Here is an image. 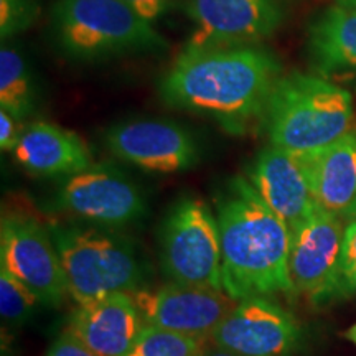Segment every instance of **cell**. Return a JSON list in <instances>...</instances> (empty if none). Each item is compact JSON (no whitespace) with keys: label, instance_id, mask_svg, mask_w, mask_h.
I'll use <instances>...</instances> for the list:
<instances>
[{"label":"cell","instance_id":"obj_1","mask_svg":"<svg viewBox=\"0 0 356 356\" xmlns=\"http://www.w3.org/2000/svg\"><path fill=\"white\" fill-rule=\"evenodd\" d=\"M280 76L277 58L256 44L186 47L159 91L168 108L208 115L229 132H246L264 122Z\"/></svg>","mask_w":356,"mask_h":356},{"label":"cell","instance_id":"obj_2","mask_svg":"<svg viewBox=\"0 0 356 356\" xmlns=\"http://www.w3.org/2000/svg\"><path fill=\"white\" fill-rule=\"evenodd\" d=\"M222 291L234 300L293 292L292 233L248 178L233 177L216 195Z\"/></svg>","mask_w":356,"mask_h":356},{"label":"cell","instance_id":"obj_3","mask_svg":"<svg viewBox=\"0 0 356 356\" xmlns=\"http://www.w3.org/2000/svg\"><path fill=\"white\" fill-rule=\"evenodd\" d=\"M353 99L340 84L293 71L280 76L267 104L264 126L270 144L304 154L350 132Z\"/></svg>","mask_w":356,"mask_h":356},{"label":"cell","instance_id":"obj_4","mask_svg":"<svg viewBox=\"0 0 356 356\" xmlns=\"http://www.w3.org/2000/svg\"><path fill=\"white\" fill-rule=\"evenodd\" d=\"M51 22L58 43L74 60L159 53L168 48L154 24L121 0H56Z\"/></svg>","mask_w":356,"mask_h":356},{"label":"cell","instance_id":"obj_5","mask_svg":"<svg viewBox=\"0 0 356 356\" xmlns=\"http://www.w3.org/2000/svg\"><path fill=\"white\" fill-rule=\"evenodd\" d=\"M48 228L60 252L70 297L78 305L142 289L144 269L126 238L88 226L51 222Z\"/></svg>","mask_w":356,"mask_h":356},{"label":"cell","instance_id":"obj_6","mask_svg":"<svg viewBox=\"0 0 356 356\" xmlns=\"http://www.w3.org/2000/svg\"><path fill=\"white\" fill-rule=\"evenodd\" d=\"M160 266L170 282L222 291L220 226L207 203L184 198L160 231Z\"/></svg>","mask_w":356,"mask_h":356},{"label":"cell","instance_id":"obj_7","mask_svg":"<svg viewBox=\"0 0 356 356\" xmlns=\"http://www.w3.org/2000/svg\"><path fill=\"white\" fill-rule=\"evenodd\" d=\"M0 267L25 284L43 305L60 307L70 296L68 280L50 228L26 213L3 211Z\"/></svg>","mask_w":356,"mask_h":356},{"label":"cell","instance_id":"obj_8","mask_svg":"<svg viewBox=\"0 0 356 356\" xmlns=\"http://www.w3.org/2000/svg\"><path fill=\"white\" fill-rule=\"evenodd\" d=\"M53 210L102 228H119L140 220L147 202L126 173L108 163H95L63 178L53 197Z\"/></svg>","mask_w":356,"mask_h":356},{"label":"cell","instance_id":"obj_9","mask_svg":"<svg viewBox=\"0 0 356 356\" xmlns=\"http://www.w3.org/2000/svg\"><path fill=\"white\" fill-rule=\"evenodd\" d=\"M343 234L340 218L322 207L292 231L289 270L293 291L322 300L348 287L341 273Z\"/></svg>","mask_w":356,"mask_h":356},{"label":"cell","instance_id":"obj_10","mask_svg":"<svg viewBox=\"0 0 356 356\" xmlns=\"http://www.w3.org/2000/svg\"><path fill=\"white\" fill-rule=\"evenodd\" d=\"M132 297L145 325L202 340H210L238 302L225 291L178 282L140 289Z\"/></svg>","mask_w":356,"mask_h":356},{"label":"cell","instance_id":"obj_11","mask_svg":"<svg viewBox=\"0 0 356 356\" xmlns=\"http://www.w3.org/2000/svg\"><path fill=\"white\" fill-rule=\"evenodd\" d=\"M195 24L188 47L254 44L273 37L284 24L282 0H185Z\"/></svg>","mask_w":356,"mask_h":356},{"label":"cell","instance_id":"obj_12","mask_svg":"<svg viewBox=\"0 0 356 356\" xmlns=\"http://www.w3.org/2000/svg\"><path fill=\"white\" fill-rule=\"evenodd\" d=\"M210 341L239 356H291L300 341V327L269 297H249L236 302Z\"/></svg>","mask_w":356,"mask_h":356},{"label":"cell","instance_id":"obj_13","mask_svg":"<svg viewBox=\"0 0 356 356\" xmlns=\"http://www.w3.org/2000/svg\"><path fill=\"white\" fill-rule=\"evenodd\" d=\"M106 145L115 157L155 173H177L197 165L198 145L180 124L139 119L115 124L106 132Z\"/></svg>","mask_w":356,"mask_h":356},{"label":"cell","instance_id":"obj_14","mask_svg":"<svg viewBox=\"0 0 356 356\" xmlns=\"http://www.w3.org/2000/svg\"><path fill=\"white\" fill-rule=\"evenodd\" d=\"M248 180L291 233L318 207L297 155L277 145L270 144L256 155L248 168Z\"/></svg>","mask_w":356,"mask_h":356},{"label":"cell","instance_id":"obj_15","mask_svg":"<svg viewBox=\"0 0 356 356\" xmlns=\"http://www.w3.org/2000/svg\"><path fill=\"white\" fill-rule=\"evenodd\" d=\"M144 325L132 293L118 292L78 305L66 330L96 355L127 356Z\"/></svg>","mask_w":356,"mask_h":356},{"label":"cell","instance_id":"obj_16","mask_svg":"<svg viewBox=\"0 0 356 356\" xmlns=\"http://www.w3.org/2000/svg\"><path fill=\"white\" fill-rule=\"evenodd\" d=\"M315 203L337 216L350 218L356 207V134L296 154Z\"/></svg>","mask_w":356,"mask_h":356},{"label":"cell","instance_id":"obj_17","mask_svg":"<svg viewBox=\"0 0 356 356\" xmlns=\"http://www.w3.org/2000/svg\"><path fill=\"white\" fill-rule=\"evenodd\" d=\"M13 155L35 177L66 178L95 165L91 150L76 132L50 122L25 126Z\"/></svg>","mask_w":356,"mask_h":356},{"label":"cell","instance_id":"obj_18","mask_svg":"<svg viewBox=\"0 0 356 356\" xmlns=\"http://www.w3.org/2000/svg\"><path fill=\"white\" fill-rule=\"evenodd\" d=\"M307 53L315 74L337 83H356V10L332 6L307 32Z\"/></svg>","mask_w":356,"mask_h":356},{"label":"cell","instance_id":"obj_19","mask_svg":"<svg viewBox=\"0 0 356 356\" xmlns=\"http://www.w3.org/2000/svg\"><path fill=\"white\" fill-rule=\"evenodd\" d=\"M35 86L29 65L19 50L3 44L0 50V109L17 119L33 113Z\"/></svg>","mask_w":356,"mask_h":356},{"label":"cell","instance_id":"obj_20","mask_svg":"<svg viewBox=\"0 0 356 356\" xmlns=\"http://www.w3.org/2000/svg\"><path fill=\"white\" fill-rule=\"evenodd\" d=\"M210 340L173 333L154 325H144L127 356H198Z\"/></svg>","mask_w":356,"mask_h":356},{"label":"cell","instance_id":"obj_21","mask_svg":"<svg viewBox=\"0 0 356 356\" xmlns=\"http://www.w3.org/2000/svg\"><path fill=\"white\" fill-rule=\"evenodd\" d=\"M43 305L25 284L0 267V315L7 327H20Z\"/></svg>","mask_w":356,"mask_h":356},{"label":"cell","instance_id":"obj_22","mask_svg":"<svg viewBox=\"0 0 356 356\" xmlns=\"http://www.w3.org/2000/svg\"><path fill=\"white\" fill-rule=\"evenodd\" d=\"M38 15V0H0V37L6 40L25 32Z\"/></svg>","mask_w":356,"mask_h":356},{"label":"cell","instance_id":"obj_23","mask_svg":"<svg viewBox=\"0 0 356 356\" xmlns=\"http://www.w3.org/2000/svg\"><path fill=\"white\" fill-rule=\"evenodd\" d=\"M121 2L132 8L144 20L155 24L175 7L177 0H121Z\"/></svg>","mask_w":356,"mask_h":356},{"label":"cell","instance_id":"obj_24","mask_svg":"<svg viewBox=\"0 0 356 356\" xmlns=\"http://www.w3.org/2000/svg\"><path fill=\"white\" fill-rule=\"evenodd\" d=\"M44 356H99L83 345L73 333L65 330L58 335Z\"/></svg>","mask_w":356,"mask_h":356},{"label":"cell","instance_id":"obj_25","mask_svg":"<svg viewBox=\"0 0 356 356\" xmlns=\"http://www.w3.org/2000/svg\"><path fill=\"white\" fill-rule=\"evenodd\" d=\"M341 273L348 286H353L351 279L356 274V218L345 228L343 246H341Z\"/></svg>","mask_w":356,"mask_h":356},{"label":"cell","instance_id":"obj_26","mask_svg":"<svg viewBox=\"0 0 356 356\" xmlns=\"http://www.w3.org/2000/svg\"><path fill=\"white\" fill-rule=\"evenodd\" d=\"M24 126L20 124V119L12 115L7 111L0 109V147L3 152H13L17 144H19Z\"/></svg>","mask_w":356,"mask_h":356},{"label":"cell","instance_id":"obj_27","mask_svg":"<svg viewBox=\"0 0 356 356\" xmlns=\"http://www.w3.org/2000/svg\"><path fill=\"white\" fill-rule=\"evenodd\" d=\"M198 356H239V355H236V353H233V351H229V350L221 348V346L213 345L211 341H208V343L204 345V348L200 351Z\"/></svg>","mask_w":356,"mask_h":356},{"label":"cell","instance_id":"obj_28","mask_svg":"<svg viewBox=\"0 0 356 356\" xmlns=\"http://www.w3.org/2000/svg\"><path fill=\"white\" fill-rule=\"evenodd\" d=\"M345 337L348 338L350 341H353V343L356 345V323L353 325V327H351V328H348V330H346Z\"/></svg>","mask_w":356,"mask_h":356},{"label":"cell","instance_id":"obj_29","mask_svg":"<svg viewBox=\"0 0 356 356\" xmlns=\"http://www.w3.org/2000/svg\"><path fill=\"white\" fill-rule=\"evenodd\" d=\"M337 3H340V6L348 7V8H355L356 10V0H337Z\"/></svg>","mask_w":356,"mask_h":356},{"label":"cell","instance_id":"obj_30","mask_svg":"<svg viewBox=\"0 0 356 356\" xmlns=\"http://www.w3.org/2000/svg\"><path fill=\"white\" fill-rule=\"evenodd\" d=\"M351 282H353V286L356 287V274L353 275V279H351Z\"/></svg>","mask_w":356,"mask_h":356},{"label":"cell","instance_id":"obj_31","mask_svg":"<svg viewBox=\"0 0 356 356\" xmlns=\"http://www.w3.org/2000/svg\"><path fill=\"white\" fill-rule=\"evenodd\" d=\"M350 218H356V207H355V210H353V213H351Z\"/></svg>","mask_w":356,"mask_h":356}]
</instances>
